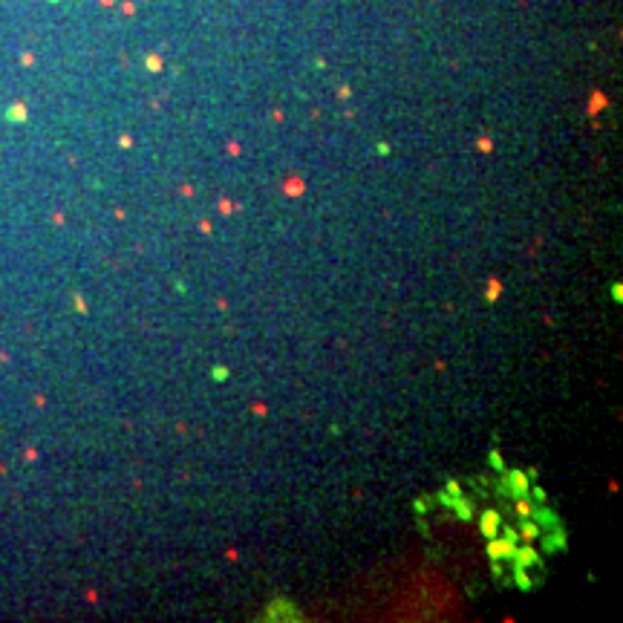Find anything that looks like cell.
<instances>
[{
    "label": "cell",
    "mask_w": 623,
    "mask_h": 623,
    "mask_svg": "<svg viewBox=\"0 0 623 623\" xmlns=\"http://www.w3.org/2000/svg\"><path fill=\"white\" fill-rule=\"evenodd\" d=\"M516 511H522V514H531V508L525 505V502H516Z\"/></svg>",
    "instance_id": "6da1fadb"
}]
</instances>
